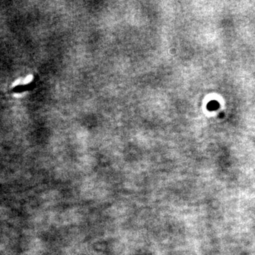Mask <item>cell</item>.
<instances>
[{"label":"cell","instance_id":"6da1fadb","mask_svg":"<svg viewBox=\"0 0 255 255\" xmlns=\"http://www.w3.org/2000/svg\"><path fill=\"white\" fill-rule=\"evenodd\" d=\"M217 107H218V103H217V101H211V102H210L209 106H208V108H209L210 109H211V110H212V109H217Z\"/></svg>","mask_w":255,"mask_h":255}]
</instances>
